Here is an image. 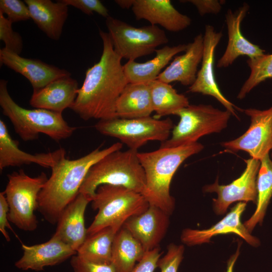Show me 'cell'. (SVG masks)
I'll use <instances>...</instances> for the list:
<instances>
[{"mask_svg": "<svg viewBox=\"0 0 272 272\" xmlns=\"http://www.w3.org/2000/svg\"><path fill=\"white\" fill-rule=\"evenodd\" d=\"M185 2L193 4L201 16L207 14H218L222 8L221 1L217 0H189Z\"/></svg>", "mask_w": 272, "mask_h": 272, "instance_id": "f35d334b", "label": "cell"}, {"mask_svg": "<svg viewBox=\"0 0 272 272\" xmlns=\"http://www.w3.org/2000/svg\"><path fill=\"white\" fill-rule=\"evenodd\" d=\"M65 151L60 148L53 152L32 154L21 150L19 142L12 139L7 125L0 120V169L11 166L36 164L52 168L63 157Z\"/></svg>", "mask_w": 272, "mask_h": 272, "instance_id": "ac0fdd59", "label": "cell"}, {"mask_svg": "<svg viewBox=\"0 0 272 272\" xmlns=\"http://www.w3.org/2000/svg\"><path fill=\"white\" fill-rule=\"evenodd\" d=\"M222 37L221 32H217L210 25L205 27L203 38V51L201 66L198 71L194 83L189 87L188 92L211 96L216 99L232 115L238 117L237 107L222 93L215 79L214 60L216 48Z\"/></svg>", "mask_w": 272, "mask_h": 272, "instance_id": "4fadbf2b", "label": "cell"}, {"mask_svg": "<svg viewBox=\"0 0 272 272\" xmlns=\"http://www.w3.org/2000/svg\"><path fill=\"white\" fill-rule=\"evenodd\" d=\"M8 81L0 80V106L3 114L13 125L15 132L24 141L37 139L40 133L58 142L70 138L76 130L68 124L62 113L19 105L8 90Z\"/></svg>", "mask_w": 272, "mask_h": 272, "instance_id": "277c9868", "label": "cell"}, {"mask_svg": "<svg viewBox=\"0 0 272 272\" xmlns=\"http://www.w3.org/2000/svg\"><path fill=\"white\" fill-rule=\"evenodd\" d=\"M71 265L74 272H116L111 263L101 264L89 262L77 254L71 257Z\"/></svg>", "mask_w": 272, "mask_h": 272, "instance_id": "d590c367", "label": "cell"}, {"mask_svg": "<svg viewBox=\"0 0 272 272\" xmlns=\"http://www.w3.org/2000/svg\"><path fill=\"white\" fill-rule=\"evenodd\" d=\"M0 12L13 23L31 19L27 5L20 0H1Z\"/></svg>", "mask_w": 272, "mask_h": 272, "instance_id": "d6a6232c", "label": "cell"}, {"mask_svg": "<svg viewBox=\"0 0 272 272\" xmlns=\"http://www.w3.org/2000/svg\"><path fill=\"white\" fill-rule=\"evenodd\" d=\"M247 63L250 69V74L238 94L237 98L240 100L245 98L260 83L272 79V53L248 58Z\"/></svg>", "mask_w": 272, "mask_h": 272, "instance_id": "4dcf8cb0", "label": "cell"}, {"mask_svg": "<svg viewBox=\"0 0 272 272\" xmlns=\"http://www.w3.org/2000/svg\"><path fill=\"white\" fill-rule=\"evenodd\" d=\"M105 24L114 50L128 60L150 55L169 41L165 31L158 26L135 27L110 16L106 19Z\"/></svg>", "mask_w": 272, "mask_h": 272, "instance_id": "9c48e42d", "label": "cell"}, {"mask_svg": "<svg viewBox=\"0 0 272 272\" xmlns=\"http://www.w3.org/2000/svg\"><path fill=\"white\" fill-rule=\"evenodd\" d=\"M116 232L112 227H106L90 235L77 251V255L89 262L111 263L112 248Z\"/></svg>", "mask_w": 272, "mask_h": 272, "instance_id": "83f0119b", "label": "cell"}, {"mask_svg": "<svg viewBox=\"0 0 272 272\" xmlns=\"http://www.w3.org/2000/svg\"><path fill=\"white\" fill-rule=\"evenodd\" d=\"M161 255L159 247L146 251L142 259L135 265L131 272H154L157 267Z\"/></svg>", "mask_w": 272, "mask_h": 272, "instance_id": "8d00e7d4", "label": "cell"}, {"mask_svg": "<svg viewBox=\"0 0 272 272\" xmlns=\"http://www.w3.org/2000/svg\"><path fill=\"white\" fill-rule=\"evenodd\" d=\"M239 246L236 252L228 260L226 272H233L235 263L239 255Z\"/></svg>", "mask_w": 272, "mask_h": 272, "instance_id": "ab89813d", "label": "cell"}, {"mask_svg": "<svg viewBox=\"0 0 272 272\" xmlns=\"http://www.w3.org/2000/svg\"><path fill=\"white\" fill-rule=\"evenodd\" d=\"M184 251L183 245L169 244L166 254L158 261L157 267L160 268L161 272H177Z\"/></svg>", "mask_w": 272, "mask_h": 272, "instance_id": "836d02e7", "label": "cell"}, {"mask_svg": "<svg viewBox=\"0 0 272 272\" xmlns=\"http://www.w3.org/2000/svg\"><path fill=\"white\" fill-rule=\"evenodd\" d=\"M169 216L160 208L150 205L142 213L129 218L122 227L147 251L159 247L169 225Z\"/></svg>", "mask_w": 272, "mask_h": 272, "instance_id": "9a60e30c", "label": "cell"}, {"mask_svg": "<svg viewBox=\"0 0 272 272\" xmlns=\"http://www.w3.org/2000/svg\"><path fill=\"white\" fill-rule=\"evenodd\" d=\"M23 254L15 263L18 269L41 271L47 266L61 263L77 254V252L56 236L47 241L33 245L22 244Z\"/></svg>", "mask_w": 272, "mask_h": 272, "instance_id": "e0dca14e", "label": "cell"}, {"mask_svg": "<svg viewBox=\"0 0 272 272\" xmlns=\"http://www.w3.org/2000/svg\"><path fill=\"white\" fill-rule=\"evenodd\" d=\"M146 251L142 244L125 228L115 234L112 248L111 264L116 272H131Z\"/></svg>", "mask_w": 272, "mask_h": 272, "instance_id": "4316f807", "label": "cell"}, {"mask_svg": "<svg viewBox=\"0 0 272 272\" xmlns=\"http://www.w3.org/2000/svg\"><path fill=\"white\" fill-rule=\"evenodd\" d=\"M90 201V197L79 193L62 212L53 235L76 252L87 236L85 213Z\"/></svg>", "mask_w": 272, "mask_h": 272, "instance_id": "44dd1931", "label": "cell"}, {"mask_svg": "<svg viewBox=\"0 0 272 272\" xmlns=\"http://www.w3.org/2000/svg\"><path fill=\"white\" fill-rule=\"evenodd\" d=\"M245 162L246 167L242 174L229 184L220 185L217 179L213 184L204 186L205 192L217 194V198L213 199L217 214H224L229 206L236 201L256 203V180L260 161L251 158Z\"/></svg>", "mask_w": 272, "mask_h": 272, "instance_id": "7c38bea8", "label": "cell"}, {"mask_svg": "<svg viewBox=\"0 0 272 272\" xmlns=\"http://www.w3.org/2000/svg\"><path fill=\"white\" fill-rule=\"evenodd\" d=\"M131 10L137 20L160 25L170 32H179L190 26L191 20L177 10L169 0H133Z\"/></svg>", "mask_w": 272, "mask_h": 272, "instance_id": "ffe728a7", "label": "cell"}, {"mask_svg": "<svg viewBox=\"0 0 272 272\" xmlns=\"http://www.w3.org/2000/svg\"><path fill=\"white\" fill-rule=\"evenodd\" d=\"M8 178L4 192L9 206V220L20 230L33 231L38 225L35 211L38 196L48 178L44 172L31 177L22 169L8 174Z\"/></svg>", "mask_w": 272, "mask_h": 272, "instance_id": "52a82bcc", "label": "cell"}, {"mask_svg": "<svg viewBox=\"0 0 272 272\" xmlns=\"http://www.w3.org/2000/svg\"><path fill=\"white\" fill-rule=\"evenodd\" d=\"M244 113L250 118L248 129L237 139L221 145L228 151H245L251 158L260 160L272 150V106L263 110L246 109Z\"/></svg>", "mask_w": 272, "mask_h": 272, "instance_id": "8fae6325", "label": "cell"}, {"mask_svg": "<svg viewBox=\"0 0 272 272\" xmlns=\"http://www.w3.org/2000/svg\"><path fill=\"white\" fill-rule=\"evenodd\" d=\"M257 180V200L255 210L243 224L250 233L257 224H261L272 196V160L269 154L260 160Z\"/></svg>", "mask_w": 272, "mask_h": 272, "instance_id": "f1b7e54d", "label": "cell"}, {"mask_svg": "<svg viewBox=\"0 0 272 272\" xmlns=\"http://www.w3.org/2000/svg\"><path fill=\"white\" fill-rule=\"evenodd\" d=\"M203 51V35L199 34L192 42L187 44L184 53L176 56L157 80L167 84L177 81L184 86H191L196 80Z\"/></svg>", "mask_w": 272, "mask_h": 272, "instance_id": "603a6c76", "label": "cell"}, {"mask_svg": "<svg viewBox=\"0 0 272 272\" xmlns=\"http://www.w3.org/2000/svg\"><path fill=\"white\" fill-rule=\"evenodd\" d=\"M68 6L75 7L88 15L94 13L105 18L109 17V11L99 0H62Z\"/></svg>", "mask_w": 272, "mask_h": 272, "instance_id": "e575fe53", "label": "cell"}, {"mask_svg": "<svg viewBox=\"0 0 272 272\" xmlns=\"http://www.w3.org/2000/svg\"><path fill=\"white\" fill-rule=\"evenodd\" d=\"M270 155H271V158H272V150H271V152Z\"/></svg>", "mask_w": 272, "mask_h": 272, "instance_id": "b9f144b4", "label": "cell"}, {"mask_svg": "<svg viewBox=\"0 0 272 272\" xmlns=\"http://www.w3.org/2000/svg\"><path fill=\"white\" fill-rule=\"evenodd\" d=\"M103 50L99 60L86 72L71 109L82 119L116 118V103L128 83L108 33L99 29Z\"/></svg>", "mask_w": 272, "mask_h": 272, "instance_id": "6da1fadb", "label": "cell"}, {"mask_svg": "<svg viewBox=\"0 0 272 272\" xmlns=\"http://www.w3.org/2000/svg\"><path fill=\"white\" fill-rule=\"evenodd\" d=\"M92 207L98 211L87 228V235L106 227L118 232L130 217L145 211L150 205L141 193L126 187L103 184L96 189Z\"/></svg>", "mask_w": 272, "mask_h": 272, "instance_id": "8992f818", "label": "cell"}, {"mask_svg": "<svg viewBox=\"0 0 272 272\" xmlns=\"http://www.w3.org/2000/svg\"><path fill=\"white\" fill-rule=\"evenodd\" d=\"M0 62L24 76L33 91L45 87L51 82L71 76L66 70L49 64L38 59L26 58L3 48L0 49Z\"/></svg>", "mask_w": 272, "mask_h": 272, "instance_id": "2e32d148", "label": "cell"}, {"mask_svg": "<svg viewBox=\"0 0 272 272\" xmlns=\"http://www.w3.org/2000/svg\"><path fill=\"white\" fill-rule=\"evenodd\" d=\"M37 27L51 39L58 40L68 17L69 6L62 0H25Z\"/></svg>", "mask_w": 272, "mask_h": 272, "instance_id": "cb8c5ba5", "label": "cell"}, {"mask_svg": "<svg viewBox=\"0 0 272 272\" xmlns=\"http://www.w3.org/2000/svg\"><path fill=\"white\" fill-rule=\"evenodd\" d=\"M175 115L179 117L171 137L161 143V148H173L196 143L201 137L221 132L226 128L231 113L210 105H189Z\"/></svg>", "mask_w": 272, "mask_h": 272, "instance_id": "ba28073f", "label": "cell"}, {"mask_svg": "<svg viewBox=\"0 0 272 272\" xmlns=\"http://www.w3.org/2000/svg\"><path fill=\"white\" fill-rule=\"evenodd\" d=\"M13 23L0 12V39L5 43L6 50L20 55L23 42L20 34L12 28Z\"/></svg>", "mask_w": 272, "mask_h": 272, "instance_id": "1f68e13d", "label": "cell"}, {"mask_svg": "<svg viewBox=\"0 0 272 272\" xmlns=\"http://www.w3.org/2000/svg\"><path fill=\"white\" fill-rule=\"evenodd\" d=\"M133 0H116L115 3L122 9L131 8Z\"/></svg>", "mask_w": 272, "mask_h": 272, "instance_id": "60d3db41", "label": "cell"}, {"mask_svg": "<svg viewBox=\"0 0 272 272\" xmlns=\"http://www.w3.org/2000/svg\"><path fill=\"white\" fill-rule=\"evenodd\" d=\"M248 10L249 6L245 4L234 12L228 10L226 15L228 44L224 54L218 61V67L229 66L239 56L246 55L252 58L264 54V49L248 41L242 34L241 24Z\"/></svg>", "mask_w": 272, "mask_h": 272, "instance_id": "d6986e66", "label": "cell"}, {"mask_svg": "<svg viewBox=\"0 0 272 272\" xmlns=\"http://www.w3.org/2000/svg\"><path fill=\"white\" fill-rule=\"evenodd\" d=\"M117 142L100 150L98 148L77 159L65 156L52 168L51 174L38 198V210L51 224H56L62 212L79 193L80 188L91 167L108 154L121 150Z\"/></svg>", "mask_w": 272, "mask_h": 272, "instance_id": "7a4b0ae2", "label": "cell"}, {"mask_svg": "<svg viewBox=\"0 0 272 272\" xmlns=\"http://www.w3.org/2000/svg\"><path fill=\"white\" fill-rule=\"evenodd\" d=\"M137 150L112 152L93 165L89 170L79 193L92 199L97 188L103 184L121 186L143 194L146 176Z\"/></svg>", "mask_w": 272, "mask_h": 272, "instance_id": "5b68a950", "label": "cell"}, {"mask_svg": "<svg viewBox=\"0 0 272 272\" xmlns=\"http://www.w3.org/2000/svg\"><path fill=\"white\" fill-rule=\"evenodd\" d=\"M246 202H239L219 222L209 229L198 230L185 229L181 235L182 242L188 246H193L210 242L211 239L220 234H235L253 246L259 244V240L252 236L241 221V217Z\"/></svg>", "mask_w": 272, "mask_h": 272, "instance_id": "5bb4252c", "label": "cell"}, {"mask_svg": "<svg viewBox=\"0 0 272 272\" xmlns=\"http://www.w3.org/2000/svg\"><path fill=\"white\" fill-rule=\"evenodd\" d=\"M79 88L77 81L65 76L57 79L43 88L33 91L30 105L34 108L43 109L62 113L74 104Z\"/></svg>", "mask_w": 272, "mask_h": 272, "instance_id": "7402d4cb", "label": "cell"}, {"mask_svg": "<svg viewBox=\"0 0 272 272\" xmlns=\"http://www.w3.org/2000/svg\"><path fill=\"white\" fill-rule=\"evenodd\" d=\"M154 111L148 84L128 83L116 103L117 117L126 119L150 116Z\"/></svg>", "mask_w": 272, "mask_h": 272, "instance_id": "484cf974", "label": "cell"}, {"mask_svg": "<svg viewBox=\"0 0 272 272\" xmlns=\"http://www.w3.org/2000/svg\"><path fill=\"white\" fill-rule=\"evenodd\" d=\"M173 127L170 118L159 119L151 116L101 120L95 125L102 134L118 139L129 149L137 151L148 142L166 141Z\"/></svg>", "mask_w": 272, "mask_h": 272, "instance_id": "30bf717a", "label": "cell"}, {"mask_svg": "<svg viewBox=\"0 0 272 272\" xmlns=\"http://www.w3.org/2000/svg\"><path fill=\"white\" fill-rule=\"evenodd\" d=\"M203 148L201 144L196 142L173 148L160 147L150 152H138L146 176L143 196L150 205L160 208L169 215L172 214L175 206L174 199L170 193L172 178L186 159Z\"/></svg>", "mask_w": 272, "mask_h": 272, "instance_id": "3957f363", "label": "cell"}, {"mask_svg": "<svg viewBox=\"0 0 272 272\" xmlns=\"http://www.w3.org/2000/svg\"><path fill=\"white\" fill-rule=\"evenodd\" d=\"M187 44L164 46L155 50L156 56L151 60L141 63L128 60L123 70L128 83L148 84L157 80L162 70L176 54L184 52Z\"/></svg>", "mask_w": 272, "mask_h": 272, "instance_id": "d4e9b609", "label": "cell"}, {"mask_svg": "<svg viewBox=\"0 0 272 272\" xmlns=\"http://www.w3.org/2000/svg\"><path fill=\"white\" fill-rule=\"evenodd\" d=\"M9 206L4 192L0 193V231L6 240L10 242L11 238L6 228L10 229L14 233L8 218Z\"/></svg>", "mask_w": 272, "mask_h": 272, "instance_id": "74e56055", "label": "cell"}, {"mask_svg": "<svg viewBox=\"0 0 272 272\" xmlns=\"http://www.w3.org/2000/svg\"><path fill=\"white\" fill-rule=\"evenodd\" d=\"M154 111L159 116L175 115L189 105L188 98L169 84L155 80L149 83Z\"/></svg>", "mask_w": 272, "mask_h": 272, "instance_id": "f546056e", "label": "cell"}]
</instances>
